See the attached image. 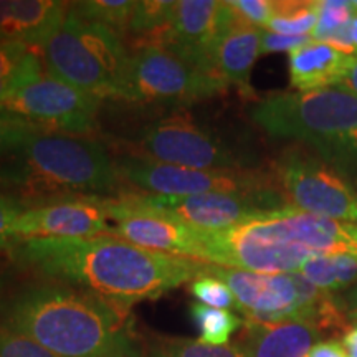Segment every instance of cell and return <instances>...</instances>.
I'll return each instance as SVG.
<instances>
[{"label": "cell", "instance_id": "15", "mask_svg": "<svg viewBox=\"0 0 357 357\" xmlns=\"http://www.w3.org/2000/svg\"><path fill=\"white\" fill-rule=\"evenodd\" d=\"M105 199L61 197L33 204L13 223V245L33 238H86L111 234Z\"/></svg>", "mask_w": 357, "mask_h": 357}, {"label": "cell", "instance_id": "11", "mask_svg": "<svg viewBox=\"0 0 357 357\" xmlns=\"http://www.w3.org/2000/svg\"><path fill=\"white\" fill-rule=\"evenodd\" d=\"M105 207L114 222L111 235L151 252L200 261V230L171 213L146 204L139 195L106 197Z\"/></svg>", "mask_w": 357, "mask_h": 357}, {"label": "cell", "instance_id": "32", "mask_svg": "<svg viewBox=\"0 0 357 357\" xmlns=\"http://www.w3.org/2000/svg\"><path fill=\"white\" fill-rule=\"evenodd\" d=\"M0 357H58L24 334L0 324Z\"/></svg>", "mask_w": 357, "mask_h": 357}, {"label": "cell", "instance_id": "23", "mask_svg": "<svg viewBox=\"0 0 357 357\" xmlns=\"http://www.w3.org/2000/svg\"><path fill=\"white\" fill-rule=\"evenodd\" d=\"M307 281L324 291H337L356 283L357 280V257L347 253L337 255L311 257L303 263L300 271Z\"/></svg>", "mask_w": 357, "mask_h": 357}, {"label": "cell", "instance_id": "18", "mask_svg": "<svg viewBox=\"0 0 357 357\" xmlns=\"http://www.w3.org/2000/svg\"><path fill=\"white\" fill-rule=\"evenodd\" d=\"M319 336V329L305 321H247L238 344L247 357H307Z\"/></svg>", "mask_w": 357, "mask_h": 357}, {"label": "cell", "instance_id": "33", "mask_svg": "<svg viewBox=\"0 0 357 357\" xmlns=\"http://www.w3.org/2000/svg\"><path fill=\"white\" fill-rule=\"evenodd\" d=\"M229 6L245 24L257 26H266L273 13V0H229Z\"/></svg>", "mask_w": 357, "mask_h": 357}, {"label": "cell", "instance_id": "8", "mask_svg": "<svg viewBox=\"0 0 357 357\" xmlns=\"http://www.w3.org/2000/svg\"><path fill=\"white\" fill-rule=\"evenodd\" d=\"M229 88L220 75L205 73L164 48L149 45L131 55L124 101L187 106L208 100Z\"/></svg>", "mask_w": 357, "mask_h": 357}, {"label": "cell", "instance_id": "31", "mask_svg": "<svg viewBox=\"0 0 357 357\" xmlns=\"http://www.w3.org/2000/svg\"><path fill=\"white\" fill-rule=\"evenodd\" d=\"M33 204L37 202L22 197L19 194H12V192L0 189V250L13 247V223Z\"/></svg>", "mask_w": 357, "mask_h": 357}, {"label": "cell", "instance_id": "17", "mask_svg": "<svg viewBox=\"0 0 357 357\" xmlns=\"http://www.w3.org/2000/svg\"><path fill=\"white\" fill-rule=\"evenodd\" d=\"M70 6L60 0H0V38L43 50L63 25Z\"/></svg>", "mask_w": 357, "mask_h": 357}, {"label": "cell", "instance_id": "13", "mask_svg": "<svg viewBox=\"0 0 357 357\" xmlns=\"http://www.w3.org/2000/svg\"><path fill=\"white\" fill-rule=\"evenodd\" d=\"M146 204L205 231L229 229L257 213L289 207L280 189L208 192L195 195H139Z\"/></svg>", "mask_w": 357, "mask_h": 357}, {"label": "cell", "instance_id": "39", "mask_svg": "<svg viewBox=\"0 0 357 357\" xmlns=\"http://www.w3.org/2000/svg\"><path fill=\"white\" fill-rule=\"evenodd\" d=\"M351 307H349V316L352 321L357 323V289H354V293L351 294Z\"/></svg>", "mask_w": 357, "mask_h": 357}, {"label": "cell", "instance_id": "10", "mask_svg": "<svg viewBox=\"0 0 357 357\" xmlns=\"http://www.w3.org/2000/svg\"><path fill=\"white\" fill-rule=\"evenodd\" d=\"M100 105L96 96L43 75L0 101V113L20 116L50 132L88 136L98 129Z\"/></svg>", "mask_w": 357, "mask_h": 357}, {"label": "cell", "instance_id": "14", "mask_svg": "<svg viewBox=\"0 0 357 357\" xmlns=\"http://www.w3.org/2000/svg\"><path fill=\"white\" fill-rule=\"evenodd\" d=\"M238 15L229 2L217 0H181L171 29L155 47L171 52L205 73L218 75L215 48L222 35L230 29Z\"/></svg>", "mask_w": 357, "mask_h": 357}, {"label": "cell", "instance_id": "36", "mask_svg": "<svg viewBox=\"0 0 357 357\" xmlns=\"http://www.w3.org/2000/svg\"><path fill=\"white\" fill-rule=\"evenodd\" d=\"M307 357H347L342 342L319 341L311 347Z\"/></svg>", "mask_w": 357, "mask_h": 357}, {"label": "cell", "instance_id": "1", "mask_svg": "<svg viewBox=\"0 0 357 357\" xmlns=\"http://www.w3.org/2000/svg\"><path fill=\"white\" fill-rule=\"evenodd\" d=\"M10 250L20 266L124 307L158 300L207 268L204 261L151 252L113 235L33 238Z\"/></svg>", "mask_w": 357, "mask_h": 357}, {"label": "cell", "instance_id": "37", "mask_svg": "<svg viewBox=\"0 0 357 357\" xmlns=\"http://www.w3.org/2000/svg\"><path fill=\"white\" fill-rule=\"evenodd\" d=\"M337 86H342L346 89H349L352 95L357 96V56H352L349 65L342 75L341 82H339Z\"/></svg>", "mask_w": 357, "mask_h": 357}, {"label": "cell", "instance_id": "44", "mask_svg": "<svg viewBox=\"0 0 357 357\" xmlns=\"http://www.w3.org/2000/svg\"><path fill=\"white\" fill-rule=\"evenodd\" d=\"M0 42H3V40H2V38H0Z\"/></svg>", "mask_w": 357, "mask_h": 357}, {"label": "cell", "instance_id": "28", "mask_svg": "<svg viewBox=\"0 0 357 357\" xmlns=\"http://www.w3.org/2000/svg\"><path fill=\"white\" fill-rule=\"evenodd\" d=\"M354 13V3L346 0H318V22L311 38L334 45Z\"/></svg>", "mask_w": 357, "mask_h": 357}, {"label": "cell", "instance_id": "4", "mask_svg": "<svg viewBox=\"0 0 357 357\" xmlns=\"http://www.w3.org/2000/svg\"><path fill=\"white\" fill-rule=\"evenodd\" d=\"M0 178L47 200L101 197L121 184L116 162L101 142L43 131L0 159Z\"/></svg>", "mask_w": 357, "mask_h": 357}, {"label": "cell", "instance_id": "7", "mask_svg": "<svg viewBox=\"0 0 357 357\" xmlns=\"http://www.w3.org/2000/svg\"><path fill=\"white\" fill-rule=\"evenodd\" d=\"M275 181L289 207L357 225V189L321 155L289 147L276 160Z\"/></svg>", "mask_w": 357, "mask_h": 357}, {"label": "cell", "instance_id": "22", "mask_svg": "<svg viewBox=\"0 0 357 357\" xmlns=\"http://www.w3.org/2000/svg\"><path fill=\"white\" fill-rule=\"evenodd\" d=\"M176 10L177 2L174 0H137L134 3L128 32L139 40L141 47L158 45L171 29Z\"/></svg>", "mask_w": 357, "mask_h": 357}, {"label": "cell", "instance_id": "30", "mask_svg": "<svg viewBox=\"0 0 357 357\" xmlns=\"http://www.w3.org/2000/svg\"><path fill=\"white\" fill-rule=\"evenodd\" d=\"M189 291L202 305L218 310H236V300L230 288L212 275H200L189 283Z\"/></svg>", "mask_w": 357, "mask_h": 357}, {"label": "cell", "instance_id": "38", "mask_svg": "<svg viewBox=\"0 0 357 357\" xmlns=\"http://www.w3.org/2000/svg\"><path fill=\"white\" fill-rule=\"evenodd\" d=\"M342 347H344L347 357H357V324L344 334Z\"/></svg>", "mask_w": 357, "mask_h": 357}, {"label": "cell", "instance_id": "40", "mask_svg": "<svg viewBox=\"0 0 357 357\" xmlns=\"http://www.w3.org/2000/svg\"><path fill=\"white\" fill-rule=\"evenodd\" d=\"M0 291H2V278H0Z\"/></svg>", "mask_w": 357, "mask_h": 357}, {"label": "cell", "instance_id": "29", "mask_svg": "<svg viewBox=\"0 0 357 357\" xmlns=\"http://www.w3.org/2000/svg\"><path fill=\"white\" fill-rule=\"evenodd\" d=\"M43 131H47V129L29 121V119L0 113V159L13 154L26 141H30L33 136Z\"/></svg>", "mask_w": 357, "mask_h": 357}, {"label": "cell", "instance_id": "41", "mask_svg": "<svg viewBox=\"0 0 357 357\" xmlns=\"http://www.w3.org/2000/svg\"><path fill=\"white\" fill-rule=\"evenodd\" d=\"M119 357H137V356H119Z\"/></svg>", "mask_w": 357, "mask_h": 357}, {"label": "cell", "instance_id": "34", "mask_svg": "<svg viewBox=\"0 0 357 357\" xmlns=\"http://www.w3.org/2000/svg\"><path fill=\"white\" fill-rule=\"evenodd\" d=\"M307 42H311L310 35L305 37H291V35H280L270 30H261V43H260V55L276 52H293L296 48L303 47Z\"/></svg>", "mask_w": 357, "mask_h": 357}, {"label": "cell", "instance_id": "42", "mask_svg": "<svg viewBox=\"0 0 357 357\" xmlns=\"http://www.w3.org/2000/svg\"><path fill=\"white\" fill-rule=\"evenodd\" d=\"M352 3H354V7H356V10H357V0H356V2H352Z\"/></svg>", "mask_w": 357, "mask_h": 357}, {"label": "cell", "instance_id": "19", "mask_svg": "<svg viewBox=\"0 0 357 357\" xmlns=\"http://www.w3.org/2000/svg\"><path fill=\"white\" fill-rule=\"evenodd\" d=\"M261 29L236 20L234 25L222 35L215 48V68L217 73L235 86L243 96L252 98V71L260 55Z\"/></svg>", "mask_w": 357, "mask_h": 357}, {"label": "cell", "instance_id": "20", "mask_svg": "<svg viewBox=\"0 0 357 357\" xmlns=\"http://www.w3.org/2000/svg\"><path fill=\"white\" fill-rule=\"evenodd\" d=\"M349 55L333 45L311 40L289 52V82L298 91L337 86L351 61Z\"/></svg>", "mask_w": 357, "mask_h": 357}, {"label": "cell", "instance_id": "35", "mask_svg": "<svg viewBox=\"0 0 357 357\" xmlns=\"http://www.w3.org/2000/svg\"><path fill=\"white\" fill-rule=\"evenodd\" d=\"M334 48L344 52L349 56H357V10L354 7V13H352L351 20L347 22V25L342 30L341 37L334 45Z\"/></svg>", "mask_w": 357, "mask_h": 357}, {"label": "cell", "instance_id": "5", "mask_svg": "<svg viewBox=\"0 0 357 357\" xmlns=\"http://www.w3.org/2000/svg\"><path fill=\"white\" fill-rule=\"evenodd\" d=\"M250 116L270 136L305 142L326 162L357 166V96L349 89L275 93L258 101Z\"/></svg>", "mask_w": 357, "mask_h": 357}, {"label": "cell", "instance_id": "21", "mask_svg": "<svg viewBox=\"0 0 357 357\" xmlns=\"http://www.w3.org/2000/svg\"><path fill=\"white\" fill-rule=\"evenodd\" d=\"M43 77V65L29 45L0 42V101Z\"/></svg>", "mask_w": 357, "mask_h": 357}, {"label": "cell", "instance_id": "25", "mask_svg": "<svg viewBox=\"0 0 357 357\" xmlns=\"http://www.w3.org/2000/svg\"><path fill=\"white\" fill-rule=\"evenodd\" d=\"M146 357H247L242 346H212L200 339L153 337L146 347Z\"/></svg>", "mask_w": 357, "mask_h": 357}, {"label": "cell", "instance_id": "3", "mask_svg": "<svg viewBox=\"0 0 357 357\" xmlns=\"http://www.w3.org/2000/svg\"><path fill=\"white\" fill-rule=\"evenodd\" d=\"M200 261L255 273H296L311 257H357V225L293 207L257 213L229 229L200 230Z\"/></svg>", "mask_w": 357, "mask_h": 357}, {"label": "cell", "instance_id": "27", "mask_svg": "<svg viewBox=\"0 0 357 357\" xmlns=\"http://www.w3.org/2000/svg\"><path fill=\"white\" fill-rule=\"evenodd\" d=\"M132 0H84L71 3L70 8L79 19L95 22L113 30L118 35L128 32L134 10Z\"/></svg>", "mask_w": 357, "mask_h": 357}, {"label": "cell", "instance_id": "2", "mask_svg": "<svg viewBox=\"0 0 357 357\" xmlns=\"http://www.w3.org/2000/svg\"><path fill=\"white\" fill-rule=\"evenodd\" d=\"M0 324L58 357L136 356L129 307L60 281L22 287L0 305Z\"/></svg>", "mask_w": 357, "mask_h": 357}, {"label": "cell", "instance_id": "16", "mask_svg": "<svg viewBox=\"0 0 357 357\" xmlns=\"http://www.w3.org/2000/svg\"><path fill=\"white\" fill-rule=\"evenodd\" d=\"M204 275L222 280L236 300V310L255 323L301 321L296 273L266 275L207 263Z\"/></svg>", "mask_w": 357, "mask_h": 357}, {"label": "cell", "instance_id": "26", "mask_svg": "<svg viewBox=\"0 0 357 357\" xmlns=\"http://www.w3.org/2000/svg\"><path fill=\"white\" fill-rule=\"evenodd\" d=\"M189 311L200 333V341L212 346L229 344L231 334H235L243 326V321L229 310H218L202 303H194Z\"/></svg>", "mask_w": 357, "mask_h": 357}, {"label": "cell", "instance_id": "24", "mask_svg": "<svg viewBox=\"0 0 357 357\" xmlns=\"http://www.w3.org/2000/svg\"><path fill=\"white\" fill-rule=\"evenodd\" d=\"M318 22V0H273V13L266 29L280 35L305 37Z\"/></svg>", "mask_w": 357, "mask_h": 357}, {"label": "cell", "instance_id": "43", "mask_svg": "<svg viewBox=\"0 0 357 357\" xmlns=\"http://www.w3.org/2000/svg\"><path fill=\"white\" fill-rule=\"evenodd\" d=\"M354 139H356V142H357V131H356V134H354Z\"/></svg>", "mask_w": 357, "mask_h": 357}, {"label": "cell", "instance_id": "12", "mask_svg": "<svg viewBox=\"0 0 357 357\" xmlns=\"http://www.w3.org/2000/svg\"><path fill=\"white\" fill-rule=\"evenodd\" d=\"M137 146L139 158L169 166L202 171L243 169L234 151L189 116H171L147 124L139 134Z\"/></svg>", "mask_w": 357, "mask_h": 357}, {"label": "cell", "instance_id": "9", "mask_svg": "<svg viewBox=\"0 0 357 357\" xmlns=\"http://www.w3.org/2000/svg\"><path fill=\"white\" fill-rule=\"evenodd\" d=\"M124 182L146 195H195L208 192H255L278 189L275 177L253 169H185L124 155L114 160Z\"/></svg>", "mask_w": 357, "mask_h": 357}, {"label": "cell", "instance_id": "6", "mask_svg": "<svg viewBox=\"0 0 357 357\" xmlns=\"http://www.w3.org/2000/svg\"><path fill=\"white\" fill-rule=\"evenodd\" d=\"M45 65L53 78L98 100H124L131 55L121 35L86 22L70 8L61 29L43 47Z\"/></svg>", "mask_w": 357, "mask_h": 357}]
</instances>
